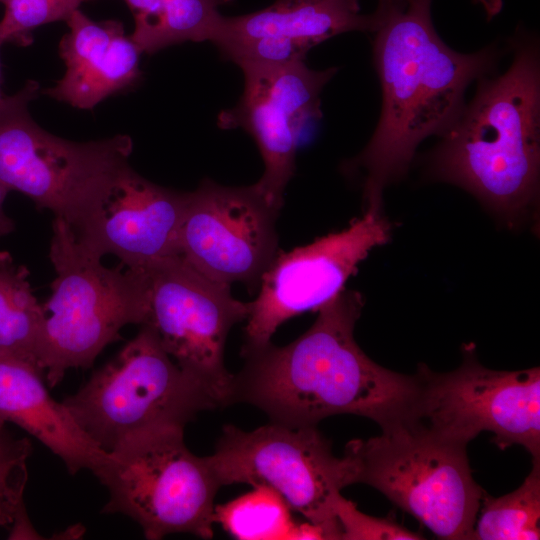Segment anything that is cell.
Masks as SVG:
<instances>
[{
  "mask_svg": "<svg viewBox=\"0 0 540 540\" xmlns=\"http://www.w3.org/2000/svg\"><path fill=\"white\" fill-rule=\"evenodd\" d=\"M66 23L69 32L59 43L66 71L45 94L74 108L91 110L141 79V52L125 34L122 22H95L76 9Z\"/></svg>",
  "mask_w": 540,
  "mask_h": 540,
  "instance_id": "2e32d148",
  "label": "cell"
},
{
  "mask_svg": "<svg viewBox=\"0 0 540 540\" xmlns=\"http://www.w3.org/2000/svg\"><path fill=\"white\" fill-rule=\"evenodd\" d=\"M67 407L83 432L104 452L139 435L180 428L218 407L162 347L149 325L96 370Z\"/></svg>",
  "mask_w": 540,
  "mask_h": 540,
  "instance_id": "5b68a950",
  "label": "cell"
},
{
  "mask_svg": "<svg viewBox=\"0 0 540 540\" xmlns=\"http://www.w3.org/2000/svg\"><path fill=\"white\" fill-rule=\"evenodd\" d=\"M486 76L441 135L430 174L470 192L513 226L535 208L539 194L538 46L518 40L509 68Z\"/></svg>",
  "mask_w": 540,
  "mask_h": 540,
  "instance_id": "3957f363",
  "label": "cell"
},
{
  "mask_svg": "<svg viewBox=\"0 0 540 540\" xmlns=\"http://www.w3.org/2000/svg\"><path fill=\"white\" fill-rule=\"evenodd\" d=\"M355 483L379 490L438 538L471 539L484 490L475 482L466 447L401 422L345 447Z\"/></svg>",
  "mask_w": 540,
  "mask_h": 540,
  "instance_id": "8992f818",
  "label": "cell"
},
{
  "mask_svg": "<svg viewBox=\"0 0 540 540\" xmlns=\"http://www.w3.org/2000/svg\"><path fill=\"white\" fill-rule=\"evenodd\" d=\"M513 492L484 494L471 534L473 540H532L540 538V460Z\"/></svg>",
  "mask_w": 540,
  "mask_h": 540,
  "instance_id": "44dd1931",
  "label": "cell"
},
{
  "mask_svg": "<svg viewBox=\"0 0 540 540\" xmlns=\"http://www.w3.org/2000/svg\"><path fill=\"white\" fill-rule=\"evenodd\" d=\"M133 16L141 14L152 7L155 0H124Z\"/></svg>",
  "mask_w": 540,
  "mask_h": 540,
  "instance_id": "4316f807",
  "label": "cell"
},
{
  "mask_svg": "<svg viewBox=\"0 0 540 540\" xmlns=\"http://www.w3.org/2000/svg\"><path fill=\"white\" fill-rule=\"evenodd\" d=\"M377 25V13H360L358 0H277L253 13L221 15L210 41L216 46L241 39L281 37L313 48L341 33L374 32Z\"/></svg>",
  "mask_w": 540,
  "mask_h": 540,
  "instance_id": "ac0fdd59",
  "label": "cell"
},
{
  "mask_svg": "<svg viewBox=\"0 0 540 540\" xmlns=\"http://www.w3.org/2000/svg\"><path fill=\"white\" fill-rule=\"evenodd\" d=\"M39 84L28 80L0 107V184L30 198L37 208L62 217L71 227L89 204L129 164L130 136L75 142L42 129L29 103Z\"/></svg>",
  "mask_w": 540,
  "mask_h": 540,
  "instance_id": "ba28073f",
  "label": "cell"
},
{
  "mask_svg": "<svg viewBox=\"0 0 540 540\" xmlns=\"http://www.w3.org/2000/svg\"><path fill=\"white\" fill-rule=\"evenodd\" d=\"M474 1L480 3L484 7L487 13V16L489 18L496 15L501 10V7H502V0H474Z\"/></svg>",
  "mask_w": 540,
  "mask_h": 540,
  "instance_id": "83f0119b",
  "label": "cell"
},
{
  "mask_svg": "<svg viewBox=\"0 0 540 540\" xmlns=\"http://www.w3.org/2000/svg\"><path fill=\"white\" fill-rule=\"evenodd\" d=\"M49 257L56 277L42 304L38 364L54 387L69 369L90 368L124 326L145 324L150 289L145 268L104 266L62 217L54 216Z\"/></svg>",
  "mask_w": 540,
  "mask_h": 540,
  "instance_id": "277c9868",
  "label": "cell"
},
{
  "mask_svg": "<svg viewBox=\"0 0 540 540\" xmlns=\"http://www.w3.org/2000/svg\"><path fill=\"white\" fill-rule=\"evenodd\" d=\"M31 453L30 440L13 435L0 421V527L27 516L23 499Z\"/></svg>",
  "mask_w": 540,
  "mask_h": 540,
  "instance_id": "603a6c76",
  "label": "cell"
},
{
  "mask_svg": "<svg viewBox=\"0 0 540 540\" xmlns=\"http://www.w3.org/2000/svg\"><path fill=\"white\" fill-rule=\"evenodd\" d=\"M279 211L253 184L229 187L205 179L187 194L179 255L211 280L257 290L280 252Z\"/></svg>",
  "mask_w": 540,
  "mask_h": 540,
  "instance_id": "4fadbf2b",
  "label": "cell"
},
{
  "mask_svg": "<svg viewBox=\"0 0 540 540\" xmlns=\"http://www.w3.org/2000/svg\"><path fill=\"white\" fill-rule=\"evenodd\" d=\"M244 90L237 104L219 113L222 129L242 128L255 140L264 172L254 187L280 210L295 172L304 126L321 116L320 94L337 68H309L304 60L284 65H243Z\"/></svg>",
  "mask_w": 540,
  "mask_h": 540,
  "instance_id": "5bb4252c",
  "label": "cell"
},
{
  "mask_svg": "<svg viewBox=\"0 0 540 540\" xmlns=\"http://www.w3.org/2000/svg\"><path fill=\"white\" fill-rule=\"evenodd\" d=\"M3 0H0V2H2Z\"/></svg>",
  "mask_w": 540,
  "mask_h": 540,
  "instance_id": "f546056e",
  "label": "cell"
},
{
  "mask_svg": "<svg viewBox=\"0 0 540 540\" xmlns=\"http://www.w3.org/2000/svg\"><path fill=\"white\" fill-rule=\"evenodd\" d=\"M145 269L150 295L143 325L218 407L231 404L234 375L224 364L225 344L231 328L247 319L251 302L237 300L231 286L204 276L180 255Z\"/></svg>",
  "mask_w": 540,
  "mask_h": 540,
  "instance_id": "8fae6325",
  "label": "cell"
},
{
  "mask_svg": "<svg viewBox=\"0 0 540 540\" xmlns=\"http://www.w3.org/2000/svg\"><path fill=\"white\" fill-rule=\"evenodd\" d=\"M35 365L0 358V421L13 423L59 457L70 474L86 469L96 477L108 459L79 427L63 402L48 392Z\"/></svg>",
  "mask_w": 540,
  "mask_h": 540,
  "instance_id": "e0dca14e",
  "label": "cell"
},
{
  "mask_svg": "<svg viewBox=\"0 0 540 540\" xmlns=\"http://www.w3.org/2000/svg\"><path fill=\"white\" fill-rule=\"evenodd\" d=\"M43 321V307L33 294L28 269L17 265L9 253L0 252V358L24 361L40 369Z\"/></svg>",
  "mask_w": 540,
  "mask_h": 540,
  "instance_id": "d6986e66",
  "label": "cell"
},
{
  "mask_svg": "<svg viewBox=\"0 0 540 540\" xmlns=\"http://www.w3.org/2000/svg\"><path fill=\"white\" fill-rule=\"evenodd\" d=\"M363 305L359 292L343 290L291 343L242 352L231 403H249L270 422L293 427L339 414L369 418L381 429L408 419L418 377L378 365L359 347L354 328Z\"/></svg>",
  "mask_w": 540,
  "mask_h": 540,
  "instance_id": "6da1fadb",
  "label": "cell"
},
{
  "mask_svg": "<svg viewBox=\"0 0 540 540\" xmlns=\"http://www.w3.org/2000/svg\"><path fill=\"white\" fill-rule=\"evenodd\" d=\"M419 391L409 418L433 436L466 447L491 432L500 449L521 445L540 460V369L499 371L484 367L472 345L448 373L418 367Z\"/></svg>",
  "mask_w": 540,
  "mask_h": 540,
  "instance_id": "30bf717a",
  "label": "cell"
},
{
  "mask_svg": "<svg viewBox=\"0 0 540 540\" xmlns=\"http://www.w3.org/2000/svg\"><path fill=\"white\" fill-rule=\"evenodd\" d=\"M335 515L341 530V540H418L423 539L392 519L367 515L351 500L339 495Z\"/></svg>",
  "mask_w": 540,
  "mask_h": 540,
  "instance_id": "d4e9b609",
  "label": "cell"
},
{
  "mask_svg": "<svg viewBox=\"0 0 540 540\" xmlns=\"http://www.w3.org/2000/svg\"><path fill=\"white\" fill-rule=\"evenodd\" d=\"M222 486L245 483L278 493L292 511L321 527L328 540H341L335 503L355 483L352 459L336 457L317 426L270 422L252 431L223 427L210 455Z\"/></svg>",
  "mask_w": 540,
  "mask_h": 540,
  "instance_id": "9c48e42d",
  "label": "cell"
},
{
  "mask_svg": "<svg viewBox=\"0 0 540 540\" xmlns=\"http://www.w3.org/2000/svg\"><path fill=\"white\" fill-rule=\"evenodd\" d=\"M291 508L274 490L254 489L215 507V523L241 540L295 539Z\"/></svg>",
  "mask_w": 540,
  "mask_h": 540,
  "instance_id": "7402d4cb",
  "label": "cell"
},
{
  "mask_svg": "<svg viewBox=\"0 0 540 540\" xmlns=\"http://www.w3.org/2000/svg\"><path fill=\"white\" fill-rule=\"evenodd\" d=\"M232 0H155L134 16L130 35L141 53L153 54L186 41H210L221 17L220 5Z\"/></svg>",
  "mask_w": 540,
  "mask_h": 540,
  "instance_id": "ffe728a7",
  "label": "cell"
},
{
  "mask_svg": "<svg viewBox=\"0 0 540 540\" xmlns=\"http://www.w3.org/2000/svg\"><path fill=\"white\" fill-rule=\"evenodd\" d=\"M187 194L153 183L128 165L71 228L101 258L114 255L128 268L144 269L179 255Z\"/></svg>",
  "mask_w": 540,
  "mask_h": 540,
  "instance_id": "9a60e30c",
  "label": "cell"
},
{
  "mask_svg": "<svg viewBox=\"0 0 540 540\" xmlns=\"http://www.w3.org/2000/svg\"><path fill=\"white\" fill-rule=\"evenodd\" d=\"M431 2L379 0L375 11L381 114L367 146L344 165L363 177L365 211H381L385 187L408 171L424 139L450 127L465 105L468 86L497 61L494 46L474 53L448 47L433 26Z\"/></svg>",
  "mask_w": 540,
  "mask_h": 540,
  "instance_id": "7a4b0ae2",
  "label": "cell"
},
{
  "mask_svg": "<svg viewBox=\"0 0 540 540\" xmlns=\"http://www.w3.org/2000/svg\"><path fill=\"white\" fill-rule=\"evenodd\" d=\"M109 493L102 513L134 520L148 540L176 533L214 536L215 496L222 487L210 456L185 444L184 429L134 437L108 453L96 476Z\"/></svg>",
  "mask_w": 540,
  "mask_h": 540,
  "instance_id": "52a82bcc",
  "label": "cell"
},
{
  "mask_svg": "<svg viewBox=\"0 0 540 540\" xmlns=\"http://www.w3.org/2000/svg\"><path fill=\"white\" fill-rule=\"evenodd\" d=\"M9 191L0 184V238L13 232L15 229L14 221L6 214L4 202Z\"/></svg>",
  "mask_w": 540,
  "mask_h": 540,
  "instance_id": "484cf974",
  "label": "cell"
},
{
  "mask_svg": "<svg viewBox=\"0 0 540 540\" xmlns=\"http://www.w3.org/2000/svg\"><path fill=\"white\" fill-rule=\"evenodd\" d=\"M3 45V43L0 40V47ZM7 99V96L2 92L1 89V63H0V107L5 103Z\"/></svg>",
  "mask_w": 540,
  "mask_h": 540,
  "instance_id": "f1b7e54d",
  "label": "cell"
},
{
  "mask_svg": "<svg viewBox=\"0 0 540 540\" xmlns=\"http://www.w3.org/2000/svg\"><path fill=\"white\" fill-rule=\"evenodd\" d=\"M84 0H3L0 20L1 42L20 46L32 42L31 31L43 24L66 21Z\"/></svg>",
  "mask_w": 540,
  "mask_h": 540,
  "instance_id": "cb8c5ba5",
  "label": "cell"
},
{
  "mask_svg": "<svg viewBox=\"0 0 540 540\" xmlns=\"http://www.w3.org/2000/svg\"><path fill=\"white\" fill-rule=\"evenodd\" d=\"M391 230L381 212L365 211L341 231L279 252L251 302L241 353L267 345L284 322L337 297L369 253L389 241Z\"/></svg>",
  "mask_w": 540,
  "mask_h": 540,
  "instance_id": "7c38bea8",
  "label": "cell"
}]
</instances>
